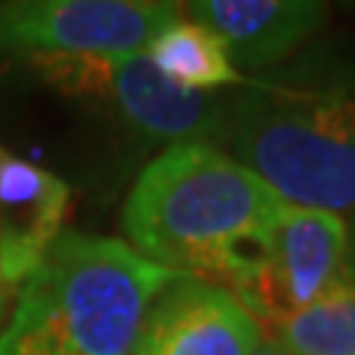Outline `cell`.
Listing matches in <instances>:
<instances>
[{"instance_id":"6da1fadb","label":"cell","mask_w":355,"mask_h":355,"mask_svg":"<svg viewBox=\"0 0 355 355\" xmlns=\"http://www.w3.org/2000/svg\"><path fill=\"white\" fill-rule=\"evenodd\" d=\"M284 205L214 142H175L133 181L121 228L142 258L219 284L240 302Z\"/></svg>"},{"instance_id":"7a4b0ae2","label":"cell","mask_w":355,"mask_h":355,"mask_svg":"<svg viewBox=\"0 0 355 355\" xmlns=\"http://www.w3.org/2000/svg\"><path fill=\"white\" fill-rule=\"evenodd\" d=\"M222 142L282 202L355 222V60L308 51L243 80Z\"/></svg>"},{"instance_id":"3957f363","label":"cell","mask_w":355,"mask_h":355,"mask_svg":"<svg viewBox=\"0 0 355 355\" xmlns=\"http://www.w3.org/2000/svg\"><path fill=\"white\" fill-rule=\"evenodd\" d=\"M172 275L121 240L62 231L21 284L0 355H130Z\"/></svg>"},{"instance_id":"277c9868","label":"cell","mask_w":355,"mask_h":355,"mask_svg":"<svg viewBox=\"0 0 355 355\" xmlns=\"http://www.w3.org/2000/svg\"><path fill=\"white\" fill-rule=\"evenodd\" d=\"M15 65L65 98L113 104L116 116L148 139L216 146L225 133L228 101L175 86L148 53H42Z\"/></svg>"},{"instance_id":"5b68a950","label":"cell","mask_w":355,"mask_h":355,"mask_svg":"<svg viewBox=\"0 0 355 355\" xmlns=\"http://www.w3.org/2000/svg\"><path fill=\"white\" fill-rule=\"evenodd\" d=\"M184 0H0V60L42 53H142Z\"/></svg>"},{"instance_id":"8992f818","label":"cell","mask_w":355,"mask_h":355,"mask_svg":"<svg viewBox=\"0 0 355 355\" xmlns=\"http://www.w3.org/2000/svg\"><path fill=\"white\" fill-rule=\"evenodd\" d=\"M347 282H355V234L347 219L284 205L270 231L263 263L240 305L270 329Z\"/></svg>"},{"instance_id":"52a82bcc","label":"cell","mask_w":355,"mask_h":355,"mask_svg":"<svg viewBox=\"0 0 355 355\" xmlns=\"http://www.w3.org/2000/svg\"><path fill=\"white\" fill-rule=\"evenodd\" d=\"M261 323L228 291L172 275L154 296L130 355H252Z\"/></svg>"},{"instance_id":"ba28073f","label":"cell","mask_w":355,"mask_h":355,"mask_svg":"<svg viewBox=\"0 0 355 355\" xmlns=\"http://www.w3.org/2000/svg\"><path fill=\"white\" fill-rule=\"evenodd\" d=\"M71 190L60 175L0 146V284L18 287L62 234Z\"/></svg>"},{"instance_id":"9c48e42d","label":"cell","mask_w":355,"mask_h":355,"mask_svg":"<svg viewBox=\"0 0 355 355\" xmlns=\"http://www.w3.org/2000/svg\"><path fill=\"white\" fill-rule=\"evenodd\" d=\"M196 21L225 42L231 62L279 65L323 21V0H190Z\"/></svg>"},{"instance_id":"30bf717a","label":"cell","mask_w":355,"mask_h":355,"mask_svg":"<svg viewBox=\"0 0 355 355\" xmlns=\"http://www.w3.org/2000/svg\"><path fill=\"white\" fill-rule=\"evenodd\" d=\"M148 60L163 77L190 92H210L222 86H243L228 48L214 30L198 21H172L148 44Z\"/></svg>"},{"instance_id":"8fae6325","label":"cell","mask_w":355,"mask_h":355,"mask_svg":"<svg viewBox=\"0 0 355 355\" xmlns=\"http://www.w3.org/2000/svg\"><path fill=\"white\" fill-rule=\"evenodd\" d=\"M266 331L291 355H355V282L331 287Z\"/></svg>"},{"instance_id":"7c38bea8","label":"cell","mask_w":355,"mask_h":355,"mask_svg":"<svg viewBox=\"0 0 355 355\" xmlns=\"http://www.w3.org/2000/svg\"><path fill=\"white\" fill-rule=\"evenodd\" d=\"M252 355H291V352L282 349L279 343H275V340L270 338V340H261L258 347H254V352H252Z\"/></svg>"},{"instance_id":"4fadbf2b","label":"cell","mask_w":355,"mask_h":355,"mask_svg":"<svg viewBox=\"0 0 355 355\" xmlns=\"http://www.w3.org/2000/svg\"><path fill=\"white\" fill-rule=\"evenodd\" d=\"M3 308H6V296L0 299V317H3Z\"/></svg>"},{"instance_id":"5bb4252c","label":"cell","mask_w":355,"mask_h":355,"mask_svg":"<svg viewBox=\"0 0 355 355\" xmlns=\"http://www.w3.org/2000/svg\"><path fill=\"white\" fill-rule=\"evenodd\" d=\"M3 296H6V287H3V284H0V299H3Z\"/></svg>"}]
</instances>
